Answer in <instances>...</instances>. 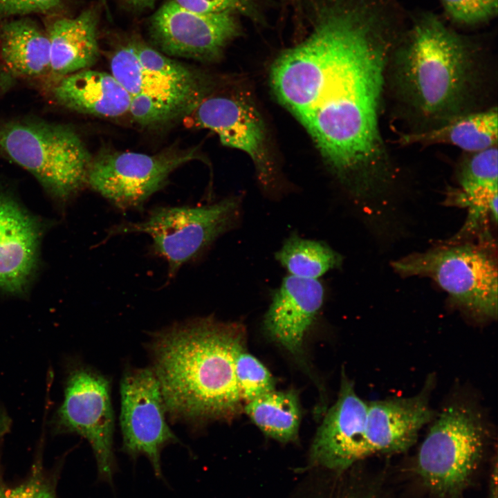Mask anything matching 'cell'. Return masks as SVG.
<instances>
[{"instance_id":"obj_1","label":"cell","mask_w":498,"mask_h":498,"mask_svg":"<svg viewBox=\"0 0 498 498\" xmlns=\"http://www.w3.org/2000/svg\"><path fill=\"white\" fill-rule=\"evenodd\" d=\"M306 37L273 62L271 88L366 208L395 179L379 126L396 24L385 0H309Z\"/></svg>"},{"instance_id":"obj_2","label":"cell","mask_w":498,"mask_h":498,"mask_svg":"<svg viewBox=\"0 0 498 498\" xmlns=\"http://www.w3.org/2000/svg\"><path fill=\"white\" fill-rule=\"evenodd\" d=\"M245 327L212 315L176 322L152 333L150 367L170 421L200 427L230 421L242 409L235 360Z\"/></svg>"},{"instance_id":"obj_3","label":"cell","mask_w":498,"mask_h":498,"mask_svg":"<svg viewBox=\"0 0 498 498\" xmlns=\"http://www.w3.org/2000/svg\"><path fill=\"white\" fill-rule=\"evenodd\" d=\"M403 39L394 47V79L407 106L430 128L470 113L477 72L474 44L429 12L415 17Z\"/></svg>"},{"instance_id":"obj_4","label":"cell","mask_w":498,"mask_h":498,"mask_svg":"<svg viewBox=\"0 0 498 498\" xmlns=\"http://www.w3.org/2000/svg\"><path fill=\"white\" fill-rule=\"evenodd\" d=\"M0 158L28 171L65 203L86 185L93 157L71 125L24 116H0Z\"/></svg>"},{"instance_id":"obj_5","label":"cell","mask_w":498,"mask_h":498,"mask_svg":"<svg viewBox=\"0 0 498 498\" xmlns=\"http://www.w3.org/2000/svg\"><path fill=\"white\" fill-rule=\"evenodd\" d=\"M403 277H425L445 291L452 303L480 319L497 316V261L491 238L476 243L452 241L404 256L391 264Z\"/></svg>"},{"instance_id":"obj_6","label":"cell","mask_w":498,"mask_h":498,"mask_svg":"<svg viewBox=\"0 0 498 498\" xmlns=\"http://www.w3.org/2000/svg\"><path fill=\"white\" fill-rule=\"evenodd\" d=\"M486 430L481 415L470 405L445 407L418 452L416 472L440 496L459 492L470 481L483 452Z\"/></svg>"},{"instance_id":"obj_7","label":"cell","mask_w":498,"mask_h":498,"mask_svg":"<svg viewBox=\"0 0 498 498\" xmlns=\"http://www.w3.org/2000/svg\"><path fill=\"white\" fill-rule=\"evenodd\" d=\"M241 212L238 197H228L202 206L158 207L142 221L126 222L111 235L145 233L154 252L168 265L169 277L185 264L201 255L217 238L235 227Z\"/></svg>"},{"instance_id":"obj_8","label":"cell","mask_w":498,"mask_h":498,"mask_svg":"<svg viewBox=\"0 0 498 498\" xmlns=\"http://www.w3.org/2000/svg\"><path fill=\"white\" fill-rule=\"evenodd\" d=\"M114 412L110 379L77 361L65 370L64 397L50 421L55 434L85 439L94 453L100 472L107 478L113 466Z\"/></svg>"},{"instance_id":"obj_9","label":"cell","mask_w":498,"mask_h":498,"mask_svg":"<svg viewBox=\"0 0 498 498\" xmlns=\"http://www.w3.org/2000/svg\"><path fill=\"white\" fill-rule=\"evenodd\" d=\"M226 83L219 87L213 80L194 111L195 122L216 133L223 145L246 154L261 185L274 188L277 171L263 118L245 85L239 80Z\"/></svg>"},{"instance_id":"obj_10","label":"cell","mask_w":498,"mask_h":498,"mask_svg":"<svg viewBox=\"0 0 498 498\" xmlns=\"http://www.w3.org/2000/svg\"><path fill=\"white\" fill-rule=\"evenodd\" d=\"M197 158L196 148L156 154L106 152L92 158L86 183L121 210L138 208L163 187L174 171Z\"/></svg>"},{"instance_id":"obj_11","label":"cell","mask_w":498,"mask_h":498,"mask_svg":"<svg viewBox=\"0 0 498 498\" xmlns=\"http://www.w3.org/2000/svg\"><path fill=\"white\" fill-rule=\"evenodd\" d=\"M149 30L151 41L163 53L203 62L219 60L243 31L236 15L198 12L174 0L165 2L151 15Z\"/></svg>"},{"instance_id":"obj_12","label":"cell","mask_w":498,"mask_h":498,"mask_svg":"<svg viewBox=\"0 0 498 498\" xmlns=\"http://www.w3.org/2000/svg\"><path fill=\"white\" fill-rule=\"evenodd\" d=\"M120 394L122 449L131 456L145 455L159 474L162 450L178 442V438L167 423L160 387L151 368L125 370Z\"/></svg>"},{"instance_id":"obj_13","label":"cell","mask_w":498,"mask_h":498,"mask_svg":"<svg viewBox=\"0 0 498 498\" xmlns=\"http://www.w3.org/2000/svg\"><path fill=\"white\" fill-rule=\"evenodd\" d=\"M368 403L342 376L338 400L318 428L310 450V463L343 470L369 456L366 440Z\"/></svg>"},{"instance_id":"obj_14","label":"cell","mask_w":498,"mask_h":498,"mask_svg":"<svg viewBox=\"0 0 498 498\" xmlns=\"http://www.w3.org/2000/svg\"><path fill=\"white\" fill-rule=\"evenodd\" d=\"M45 224L15 196L0 189V291L24 295L39 264Z\"/></svg>"},{"instance_id":"obj_15","label":"cell","mask_w":498,"mask_h":498,"mask_svg":"<svg viewBox=\"0 0 498 498\" xmlns=\"http://www.w3.org/2000/svg\"><path fill=\"white\" fill-rule=\"evenodd\" d=\"M432 380L419 394L368 403L366 440L369 454L399 453L416 442L420 430L434 416L429 404Z\"/></svg>"},{"instance_id":"obj_16","label":"cell","mask_w":498,"mask_h":498,"mask_svg":"<svg viewBox=\"0 0 498 498\" xmlns=\"http://www.w3.org/2000/svg\"><path fill=\"white\" fill-rule=\"evenodd\" d=\"M324 296V287L317 279L286 276L265 315L267 333L291 353L300 354L304 337L322 306Z\"/></svg>"},{"instance_id":"obj_17","label":"cell","mask_w":498,"mask_h":498,"mask_svg":"<svg viewBox=\"0 0 498 498\" xmlns=\"http://www.w3.org/2000/svg\"><path fill=\"white\" fill-rule=\"evenodd\" d=\"M45 28L28 17L0 23V100L22 81L50 75Z\"/></svg>"},{"instance_id":"obj_18","label":"cell","mask_w":498,"mask_h":498,"mask_svg":"<svg viewBox=\"0 0 498 498\" xmlns=\"http://www.w3.org/2000/svg\"><path fill=\"white\" fill-rule=\"evenodd\" d=\"M99 15L88 8L75 17L51 16L45 30L49 42L50 73L57 80L88 69L100 55Z\"/></svg>"},{"instance_id":"obj_19","label":"cell","mask_w":498,"mask_h":498,"mask_svg":"<svg viewBox=\"0 0 498 498\" xmlns=\"http://www.w3.org/2000/svg\"><path fill=\"white\" fill-rule=\"evenodd\" d=\"M51 93L62 107L99 117L129 113L131 102L129 93L111 73L90 68L57 80Z\"/></svg>"},{"instance_id":"obj_20","label":"cell","mask_w":498,"mask_h":498,"mask_svg":"<svg viewBox=\"0 0 498 498\" xmlns=\"http://www.w3.org/2000/svg\"><path fill=\"white\" fill-rule=\"evenodd\" d=\"M468 154L459 167V187L448 194L450 202L466 208L467 217L472 221L497 219V145Z\"/></svg>"},{"instance_id":"obj_21","label":"cell","mask_w":498,"mask_h":498,"mask_svg":"<svg viewBox=\"0 0 498 498\" xmlns=\"http://www.w3.org/2000/svg\"><path fill=\"white\" fill-rule=\"evenodd\" d=\"M497 111L492 108L459 116L441 125L400 137L403 145L455 146L472 153L497 145Z\"/></svg>"},{"instance_id":"obj_22","label":"cell","mask_w":498,"mask_h":498,"mask_svg":"<svg viewBox=\"0 0 498 498\" xmlns=\"http://www.w3.org/2000/svg\"><path fill=\"white\" fill-rule=\"evenodd\" d=\"M244 410L266 435L282 443L297 438L301 412L294 391L273 390L246 403Z\"/></svg>"},{"instance_id":"obj_23","label":"cell","mask_w":498,"mask_h":498,"mask_svg":"<svg viewBox=\"0 0 498 498\" xmlns=\"http://www.w3.org/2000/svg\"><path fill=\"white\" fill-rule=\"evenodd\" d=\"M275 257L290 275L306 279H317L342 264V257L327 244L295 234L286 240Z\"/></svg>"},{"instance_id":"obj_24","label":"cell","mask_w":498,"mask_h":498,"mask_svg":"<svg viewBox=\"0 0 498 498\" xmlns=\"http://www.w3.org/2000/svg\"><path fill=\"white\" fill-rule=\"evenodd\" d=\"M235 375L241 398L246 403L275 390V382L269 371L245 350L235 360Z\"/></svg>"},{"instance_id":"obj_25","label":"cell","mask_w":498,"mask_h":498,"mask_svg":"<svg viewBox=\"0 0 498 498\" xmlns=\"http://www.w3.org/2000/svg\"><path fill=\"white\" fill-rule=\"evenodd\" d=\"M181 6L198 12H228L244 17L257 24L266 22L262 0H174Z\"/></svg>"},{"instance_id":"obj_26","label":"cell","mask_w":498,"mask_h":498,"mask_svg":"<svg viewBox=\"0 0 498 498\" xmlns=\"http://www.w3.org/2000/svg\"><path fill=\"white\" fill-rule=\"evenodd\" d=\"M448 17L454 23L474 26L497 16L498 0H440Z\"/></svg>"},{"instance_id":"obj_27","label":"cell","mask_w":498,"mask_h":498,"mask_svg":"<svg viewBox=\"0 0 498 498\" xmlns=\"http://www.w3.org/2000/svg\"><path fill=\"white\" fill-rule=\"evenodd\" d=\"M67 0H0V23L34 14L62 15Z\"/></svg>"},{"instance_id":"obj_28","label":"cell","mask_w":498,"mask_h":498,"mask_svg":"<svg viewBox=\"0 0 498 498\" xmlns=\"http://www.w3.org/2000/svg\"><path fill=\"white\" fill-rule=\"evenodd\" d=\"M0 498H57L48 479L38 463L28 478L21 484L7 486L0 477Z\"/></svg>"},{"instance_id":"obj_29","label":"cell","mask_w":498,"mask_h":498,"mask_svg":"<svg viewBox=\"0 0 498 498\" xmlns=\"http://www.w3.org/2000/svg\"><path fill=\"white\" fill-rule=\"evenodd\" d=\"M131 6L137 8H151L157 0H124Z\"/></svg>"},{"instance_id":"obj_30","label":"cell","mask_w":498,"mask_h":498,"mask_svg":"<svg viewBox=\"0 0 498 498\" xmlns=\"http://www.w3.org/2000/svg\"><path fill=\"white\" fill-rule=\"evenodd\" d=\"M286 3H292V4H299L301 3V2L303 1V0H282Z\"/></svg>"},{"instance_id":"obj_31","label":"cell","mask_w":498,"mask_h":498,"mask_svg":"<svg viewBox=\"0 0 498 498\" xmlns=\"http://www.w3.org/2000/svg\"><path fill=\"white\" fill-rule=\"evenodd\" d=\"M100 2H101L103 5H104V6H105L106 8L107 7V0H100Z\"/></svg>"}]
</instances>
